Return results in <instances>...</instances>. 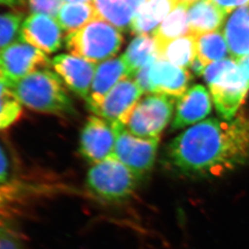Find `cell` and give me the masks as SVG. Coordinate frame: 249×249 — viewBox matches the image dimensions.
I'll list each match as a JSON object with an SVG mask.
<instances>
[{
    "mask_svg": "<svg viewBox=\"0 0 249 249\" xmlns=\"http://www.w3.org/2000/svg\"><path fill=\"white\" fill-rule=\"evenodd\" d=\"M142 94V89L133 78H124L110 90L95 116L104 118L115 127H125Z\"/></svg>",
    "mask_w": 249,
    "mask_h": 249,
    "instance_id": "obj_11",
    "label": "cell"
},
{
    "mask_svg": "<svg viewBox=\"0 0 249 249\" xmlns=\"http://www.w3.org/2000/svg\"><path fill=\"white\" fill-rule=\"evenodd\" d=\"M223 35L231 59L239 62L249 54V14L248 6L235 9L223 26Z\"/></svg>",
    "mask_w": 249,
    "mask_h": 249,
    "instance_id": "obj_16",
    "label": "cell"
},
{
    "mask_svg": "<svg viewBox=\"0 0 249 249\" xmlns=\"http://www.w3.org/2000/svg\"><path fill=\"white\" fill-rule=\"evenodd\" d=\"M23 0H0V5H5L8 7H17L22 5Z\"/></svg>",
    "mask_w": 249,
    "mask_h": 249,
    "instance_id": "obj_34",
    "label": "cell"
},
{
    "mask_svg": "<svg viewBox=\"0 0 249 249\" xmlns=\"http://www.w3.org/2000/svg\"><path fill=\"white\" fill-rule=\"evenodd\" d=\"M176 98L160 93L141 99L129 116L125 129L144 140L160 139L173 116Z\"/></svg>",
    "mask_w": 249,
    "mask_h": 249,
    "instance_id": "obj_6",
    "label": "cell"
},
{
    "mask_svg": "<svg viewBox=\"0 0 249 249\" xmlns=\"http://www.w3.org/2000/svg\"><path fill=\"white\" fill-rule=\"evenodd\" d=\"M248 9H249V5H248Z\"/></svg>",
    "mask_w": 249,
    "mask_h": 249,
    "instance_id": "obj_38",
    "label": "cell"
},
{
    "mask_svg": "<svg viewBox=\"0 0 249 249\" xmlns=\"http://www.w3.org/2000/svg\"><path fill=\"white\" fill-rule=\"evenodd\" d=\"M21 42L42 52L55 53L63 43V30L56 19L45 14L34 13L27 17L19 30Z\"/></svg>",
    "mask_w": 249,
    "mask_h": 249,
    "instance_id": "obj_12",
    "label": "cell"
},
{
    "mask_svg": "<svg viewBox=\"0 0 249 249\" xmlns=\"http://www.w3.org/2000/svg\"><path fill=\"white\" fill-rule=\"evenodd\" d=\"M124 78L129 77L122 55L97 65L89 97L86 101L87 107L93 115H96L110 90Z\"/></svg>",
    "mask_w": 249,
    "mask_h": 249,
    "instance_id": "obj_14",
    "label": "cell"
},
{
    "mask_svg": "<svg viewBox=\"0 0 249 249\" xmlns=\"http://www.w3.org/2000/svg\"><path fill=\"white\" fill-rule=\"evenodd\" d=\"M128 5L134 9V11L136 12L138 9H140L143 4L147 1V0H125Z\"/></svg>",
    "mask_w": 249,
    "mask_h": 249,
    "instance_id": "obj_33",
    "label": "cell"
},
{
    "mask_svg": "<svg viewBox=\"0 0 249 249\" xmlns=\"http://www.w3.org/2000/svg\"><path fill=\"white\" fill-rule=\"evenodd\" d=\"M203 76L218 113L226 120L235 117L249 90L238 63L231 58L213 63L205 69Z\"/></svg>",
    "mask_w": 249,
    "mask_h": 249,
    "instance_id": "obj_3",
    "label": "cell"
},
{
    "mask_svg": "<svg viewBox=\"0 0 249 249\" xmlns=\"http://www.w3.org/2000/svg\"><path fill=\"white\" fill-rule=\"evenodd\" d=\"M122 57L127 69L128 77L134 79L143 67L159 58L157 44L153 36L140 35L134 38Z\"/></svg>",
    "mask_w": 249,
    "mask_h": 249,
    "instance_id": "obj_19",
    "label": "cell"
},
{
    "mask_svg": "<svg viewBox=\"0 0 249 249\" xmlns=\"http://www.w3.org/2000/svg\"><path fill=\"white\" fill-rule=\"evenodd\" d=\"M60 77L48 69L34 72L20 80L9 83V88L22 107L36 112L64 115L74 112Z\"/></svg>",
    "mask_w": 249,
    "mask_h": 249,
    "instance_id": "obj_2",
    "label": "cell"
},
{
    "mask_svg": "<svg viewBox=\"0 0 249 249\" xmlns=\"http://www.w3.org/2000/svg\"><path fill=\"white\" fill-rule=\"evenodd\" d=\"M99 18L91 2H76L63 5L55 19L63 31L70 34Z\"/></svg>",
    "mask_w": 249,
    "mask_h": 249,
    "instance_id": "obj_23",
    "label": "cell"
},
{
    "mask_svg": "<svg viewBox=\"0 0 249 249\" xmlns=\"http://www.w3.org/2000/svg\"><path fill=\"white\" fill-rule=\"evenodd\" d=\"M189 4L190 3L180 2L178 7L157 28L153 34L157 46L168 43L179 37L191 35L187 17V9Z\"/></svg>",
    "mask_w": 249,
    "mask_h": 249,
    "instance_id": "obj_21",
    "label": "cell"
},
{
    "mask_svg": "<svg viewBox=\"0 0 249 249\" xmlns=\"http://www.w3.org/2000/svg\"><path fill=\"white\" fill-rule=\"evenodd\" d=\"M123 42L120 30L100 18L65 37L66 48L70 53L95 65L113 58Z\"/></svg>",
    "mask_w": 249,
    "mask_h": 249,
    "instance_id": "obj_4",
    "label": "cell"
},
{
    "mask_svg": "<svg viewBox=\"0 0 249 249\" xmlns=\"http://www.w3.org/2000/svg\"><path fill=\"white\" fill-rule=\"evenodd\" d=\"M64 2L68 3H76V2H90V0H63ZM92 1V0H91Z\"/></svg>",
    "mask_w": 249,
    "mask_h": 249,
    "instance_id": "obj_36",
    "label": "cell"
},
{
    "mask_svg": "<svg viewBox=\"0 0 249 249\" xmlns=\"http://www.w3.org/2000/svg\"><path fill=\"white\" fill-rule=\"evenodd\" d=\"M0 64L8 84L34 72L48 69L52 61L46 53L23 42H15L0 51Z\"/></svg>",
    "mask_w": 249,
    "mask_h": 249,
    "instance_id": "obj_9",
    "label": "cell"
},
{
    "mask_svg": "<svg viewBox=\"0 0 249 249\" xmlns=\"http://www.w3.org/2000/svg\"><path fill=\"white\" fill-rule=\"evenodd\" d=\"M168 154L186 175L222 176L249 158V120L244 116L207 119L178 136Z\"/></svg>",
    "mask_w": 249,
    "mask_h": 249,
    "instance_id": "obj_1",
    "label": "cell"
},
{
    "mask_svg": "<svg viewBox=\"0 0 249 249\" xmlns=\"http://www.w3.org/2000/svg\"><path fill=\"white\" fill-rule=\"evenodd\" d=\"M33 186L20 182H8L0 187V222H8L17 213L27 200L35 195Z\"/></svg>",
    "mask_w": 249,
    "mask_h": 249,
    "instance_id": "obj_22",
    "label": "cell"
},
{
    "mask_svg": "<svg viewBox=\"0 0 249 249\" xmlns=\"http://www.w3.org/2000/svg\"><path fill=\"white\" fill-rule=\"evenodd\" d=\"M134 80L143 93H160L179 99L186 93L191 75L187 70L158 58L143 67Z\"/></svg>",
    "mask_w": 249,
    "mask_h": 249,
    "instance_id": "obj_7",
    "label": "cell"
},
{
    "mask_svg": "<svg viewBox=\"0 0 249 249\" xmlns=\"http://www.w3.org/2000/svg\"><path fill=\"white\" fill-rule=\"evenodd\" d=\"M225 14H229L237 8L249 5V0H213Z\"/></svg>",
    "mask_w": 249,
    "mask_h": 249,
    "instance_id": "obj_30",
    "label": "cell"
},
{
    "mask_svg": "<svg viewBox=\"0 0 249 249\" xmlns=\"http://www.w3.org/2000/svg\"><path fill=\"white\" fill-rule=\"evenodd\" d=\"M22 115V105L5 83H0V130L16 123Z\"/></svg>",
    "mask_w": 249,
    "mask_h": 249,
    "instance_id": "obj_26",
    "label": "cell"
},
{
    "mask_svg": "<svg viewBox=\"0 0 249 249\" xmlns=\"http://www.w3.org/2000/svg\"><path fill=\"white\" fill-rule=\"evenodd\" d=\"M237 63L240 68L241 71L243 73L244 77L246 78V80H248L249 84V54Z\"/></svg>",
    "mask_w": 249,
    "mask_h": 249,
    "instance_id": "obj_32",
    "label": "cell"
},
{
    "mask_svg": "<svg viewBox=\"0 0 249 249\" xmlns=\"http://www.w3.org/2000/svg\"><path fill=\"white\" fill-rule=\"evenodd\" d=\"M225 14L213 0H196L188 5L187 17L191 35H200L219 30Z\"/></svg>",
    "mask_w": 249,
    "mask_h": 249,
    "instance_id": "obj_18",
    "label": "cell"
},
{
    "mask_svg": "<svg viewBox=\"0 0 249 249\" xmlns=\"http://www.w3.org/2000/svg\"><path fill=\"white\" fill-rule=\"evenodd\" d=\"M91 3L99 18L118 30L130 28L135 11L125 0H92Z\"/></svg>",
    "mask_w": 249,
    "mask_h": 249,
    "instance_id": "obj_25",
    "label": "cell"
},
{
    "mask_svg": "<svg viewBox=\"0 0 249 249\" xmlns=\"http://www.w3.org/2000/svg\"><path fill=\"white\" fill-rule=\"evenodd\" d=\"M0 83H5V84H8V80L6 78V75L4 73V71L2 69V66L0 64Z\"/></svg>",
    "mask_w": 249,
    "mask_h": 249,
    "instance_id": "obj_35",
    "label": "cell"
},
{
    "mask_svg": "<svg viewBox=\"0 0 249 249\" xmlns=\"http://www.w3.org/2000/svg\"><path fill=\"white\" fill-rule=\"evenodd\" d=\"M180 2H186V3H192V2H194V1H196V0H179Z\"/></svg>",
    "mask_w": 249,
    "mask_h": 249,
    "instance_id": "obj_37",
    "label": "cell"
},
{
    "mask_svg": "<svg viewBox=\"0 0 249 249\" xmlns=\"http://www.w3.org/2000/svg\"><path fill=\"white\" fill-rule=\"evenodd\" d=\"M31 9L38 14H45L50 17H56L62 8L63 0H29Z\"/></svg>",
    "mask_w": 249,
    "mask_h": 249,
    "instance_id": "obj_29",
    "label": "cell"
},
{
    "mask_svg": "<svg viewBox=\"0 0 249 249\" xmlns=\"http://www.w3.org/2000/svg\"><path fill=\"white\" fill-rule=\"evenodd\" d=\"M140 179L114 154L92 164L87 174L89 191L108 202H119L133 194Z\"/></svg>",
    "mask_w": 249,
    "mask_h": 249,
    "instance_id": "obj_5",
    "label": "cell"
},
{
    "mask_svg": "<svg viewBox=\"0 0 249 249\" xmlns=\"http://www.w3.org/2000/svg\"><path fill=\"white\" fill-rule=\"evenodd\" d=\"M158 145L159 139L144 140L121 126L117 128L113 154L141 180L152 169Z\"/></svg>",
    "mask_w": 249,
    "mask_h": 249,
    "instance_id": "obj_8",
    "label": "cell"
},
{
    "mask_svg": "<svg viewBox=\"0 0 249 249\" xmlns=\"http://www.w3.org/2000/svg\"><path fill=\"white\" fill-rule=\"evenodd\" d=\"M117 128L100 116H89L80 134L82 157L95 164L111 156L115 150Z\"/></svg>",
    "mask_w": 249,
    "mask_h": 249,
    "instance_id": "obj_10",
    "label": "cell"
},
{
    "mask_svg": "<svg viewBox=\"0 0 249 249\" xmlns=\"http://www.w3.org/2000/svg\"><path fill=\"white\" fill-rule=\"evenodd\" d=\"M179 0H147L134 14L130 29L132 33L151 35L170 13L179 5Z\"/></svg>",
    "mask_w": 249,
    "mask_h": 249,
    "instance_id": "obj_17",
    "label": "cell"
},
{
    "mask_svg": "<svg viewBox=\"0 0 249 249\" xmlns=\"http://www.w3.org/2000/svg\"><path fill=\"white\" fill-rule=\"evenodd\" d=\"M9 168L8 157L5 151L0 147V187L9 182Z\"/></svg>",
    "mask_w": 249,
    "mask_h": 249,
    "instance_id": "obj_31",
    "label": "cell"
},
{
    "mask_svg": "<svg viewBox=\"0 0 249 249\" xmlns=\"http://www.w3.org/2000/svg\"><path fill=\"white\" fill-rule=\"evenodd\" d=\"M52 67L66 87L86 102L97 65L71 53H62L53 57Z\"/></svg>",
    "mask_w": 249,
    "mask_h": 249,
    "instance_id": "obj_13",
    "label": "cell"
},
{
    "mask_svg": "<svg viewBox=\"0 0 249 249\" xmlns=\"http://www.w3.org/2000/svg\"><path fill=\"white\" fill-rule=\"evenodd\" d=\"M212 112V100L209 91L202 85L187 89L178 99L172 129L178 130L204 119Z\"/></svg>",
    "mask_w": 249,
    "mask_h": 249,
    "instance_id": "obj_15",
    "label": "cell"
},
{
    "mask_svg": "<svg viewBox=\"0 0 249 249\" xmlns=\"http://www.w3.org/2000/svg\"><path fill=\"white\" fill-rule=\"evenodd\" d=\"M196 58L207 68L209 65L225 59L229 53L228 45L221 30L196 35Z\"/></svg>",
    "mask_w": 249,
    "mask_h": 249,
    "instance_id": "obj_24",
    "label": "cell"
},
{
    "mask_svg": "<svg viewBox=\"0 0 249 249\" xmlns=\"http://www.w3.org/2000/svg\"><path fill=\"white\" fill-rule=\"evenodd\" d=\"M159 58L187 70L196 58V36L179 37L157 46Z\"/></svg>",
    "mask_w": 249,
    "mask_h": 249,
    "instance_id": "obj_20",
    "label": "cell"
},
{
    "mask_svg": "<svg viewBox=\"0 0 249 249\" xmlns=\"http://www.w3.org/2000/svg\"><path fill=\"white\" fill-rule=\"evenodd\" d=\"M23 15L19 13H6L0 15V51L15 43L19 36Z\"/></svg>",
    "mask_w": 249,
    "mask_h": 249,
    "instance_id": "obj_27",
    "label": "cell"
},
{
    "mask_svg": "<svg viewBox=\"0 0 249 249\" xmlns=\"http://www.w3.org/2000/svg\"><path fill=\"white\" fill-rule=\"evenodd\" d=\"M23 244L17 231L8 222H0V249H22Z\"/></svg>",
    "mask_w": 249,
    "mask_h": 249,
    "instance_id": "obj_28",
    "label": "cell"
}]
</instances>
